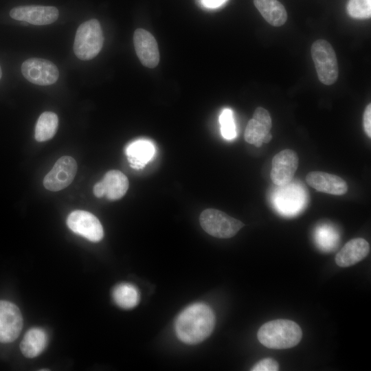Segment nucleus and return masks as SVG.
<instances>
[{
    "label": "nucleus",
    "instance_id": "obj_6",
    "mask_svg": "<svg viewBox=\"0 0 371 371\" xmlns=\"http://www.w3.org/2000/svg\"><path fill=\"white\" fill-rule=\"evenodd\" d=\"M23 76L30 82L38 85H50L59 76L57 67L51 61L38 58H29L21 65Z\"/></svg>",
    "mask_w": 371,
    "mask_h": 371
},
{
    "label": "nucleus",
    "instance_id": "obj_17",
    "mask_svg": "<svg viewBox=\"0 0 371 371\" xmlns=\"http://www.w3.org/2000/svg\"><path fill=\"white\" fill-rule=\"evenodd\" d=\"M153 144L145 139H139L131 143L126 148V155L132 168H143L153 157Z\"/></svg>",
    "mask_w": 371,
    "mask_h": 371
},
{
    "label": "nucleus",
    "instance_id": "obj_5",
    "mask_svg": "<svg viewBox=\"0 0 371 371\" xmlns=\"http://www.w3.org/2000/svg\"><path fill=\"white\" fill-rule=\"evenodd\" d=\"M199 222L205 232L218 238H232L245 225L240 221L212 208L202 212Z\"/></svg>",
    "mask_w": 371,
    "mask_h": 371
},
{
    "label": "nucleus",
    "instance_id": "obj_18",
    "mask_svg": "<svg viewBox=\"0 0 371 371\" xmlns=\"http://www.w3.org/2000/svg\"><path fill=\"white\" fill-rule=\"evenodd\" d=\"M101 182L104 196L109 200H117L124 196L129 185L126 176L117 170L108 171Z\"/></svg>",
    "mask_w": 371,
    "mask_h": 371
},
{
    "label": "nucleus",
    "instance_id": "obj_19",
    "mask_svg": "<svg viewBox=\"0 0 371 371\" xmlns=\"http://www.w3.org/2000/svg\"><path fill=\"white\" fill-rule=\"evenodd\" d=\"M254 3L267 23L275 27L284 24L287 13L278 0H254Z\"/></svg>",
    "mask_w": 371,
    "mask_h": 371
},
{
    "label": "nucleus",
    "instance_id": "obj_11",
    "mask_svg": "<svg viewBox=\"0 0 371 371\" xmlns=\"http://www.w3.org/2000/svg\"><path fill=\"white\" fill-rule=\"evenodd\" d=\"M10 16L13 19L36 25H44L58 19V10L53 6L21 5L12 8Z\"/></svg>",
    "mask_w": 371,
    "mask_h": 371
},
{
    "label": "nucleus",
    "instance_id": "obj_22",
    "mask_svg": "<svg viewBox=\"0 0 371 371\" xmlns=\"http://www.w3.org/2000/svg\"><path fill=\"white\" fill-rule=\"evenodd\" d=\"M349 15L355 19H368L371 16V0H350L347 5Z\"/></svg>",
    "mask_w": 371,
    "mask_h": 371
},
{
    "label": "nucleus",
    "instance_id": "obj_26",
    "mask_svg": "<svg viewBox=\"0 0 371 371\" xmlns=\"http://www.w3.org/2000/svg\"><path fill=\"white\" fill-rule=\"evenodd\" d=\"M227 0H201L202 4L208 8H216L222 5Z\"/></svg>",
    "mask_w": 371,
    "mask_h": 371
},
{
    "label": "nucleus",
    "instance_id": "obj_14",
    "mask_svg": "<svg viewBox=\"0 0 371 371\" xmlns=\"http://www.w3.org/2000/svg\"><path fill=\"white\" fill-rule=\"evenodd\" d=\"M306 181L316 190L333 195H343L348 191V185L340 177L321 171H313L306 176Z\"/></svg>",
    "mask_w": 371,
    "mask_h": 371
},
{
    "label": "nucleus",
    "instance_id": "obj_23",
    "mask_svg": "<svg viewBox=\"0 0 371 371\" xmlns=\"http://www.w3.org/2000/svg\"><path fill=\"white\" fill-rule=\"evenodd\" d=\"M221 132L226 139H232L236 136V129L234 123L233 113L231 109H224L219 116Z\"/></svg>",
    "mask_w": 371,
    "mask_h": 371
},
{
    "label": "nucleus",
    "instance_id": "obj_4",
    "mask_svg": "<svg viewBox=\"0 0 371 371\" xmlns=\"http://www.w3.org/2000/svg\"><path fill=\"white\" fill-rule=\"evenodd\" d=\"M311 52L319 81L326 85L335 83L339 68L332 45L326 40L319 39L312 44Z\"/></svg>",
    "mask_w": 371,
    "mask_h": 371
},
{
    "label": "nucleus",
    "instance_id": "obj_21",
    "mask_svg": "<svg viewBox=\"0 0 371 371\" xmlns=\"http://www.w3.org/2000/svg\"><path fill=\"white\" fill-rule=\"evenodd\" d=\"M58 118L50 111L43 113L35 126L34 137L38 142H45L52 138L57 131Z\"/></svg>",
    "mask_w": 371,
    "mask_h": 371
},
{
    "label": "nucleus",
    "instance_id": "obj_28",
    "mask_svg": "<svg viewBox=\"0 0 371 371\" xmlns=\"http://www.w3.org/2000/svg\"><path fill=\"white\" fill-rule=\"evenodd\" d=\"M272 139V135L269 133H268L263 139V143H269Z\"/></svg>",
    "mask_w": 371,
    "mask_h": 371
},
{
    "label": "nucleus",
    "instance_id": "obj_8",
    "mask_svg": "<svg viewBox=\"0 0 371 371\" xmlns=\"http://www.w3.org/2000/svg\"><path fill=\"white\" fill-rule=\"evenodd\" d=\"M77 172L76 160L69 156L60 157L43 180L45 188L51 191H59L67 187Z\"/></svg>",
    "mask_w": 371,
    "mask_h": 371
},
{
    "label": "nucleus",
    "instance_id": "obj_9",
    "mask_svg": "<svg viewBox=\"0 0 371 371\" xmlns=\"http://www.w3.org/2000/svg\"><path fill=\"white\" fill-rule=\"evenodd\" d=\"M23 328V317L13 303L0 300V342L10 343L17 339Z\"/></svg>",
    "mask_w": 371,
    "mask_h": 371
},
{
    "label": "nucleus",
    "instance_id": "obj_13",
    "mask_svg": "<svg viewBox=\"0 0 371 371\" xmlns=\"http://www.w3.org/2000/svg\"><path fill=\"white\" fill-rule=\"evenodd\" d=\"M271 126V118L268 111L261 106L257 107L247 124L244 135L245 141L256 147H260Z\"/></svg>",
    "mask_w": 371,
    "mask_h": 371
},
{
    "label": "nucleus",
    "instance_id": "obj_7",
    "mask_svg": "<svg viewBox=\"0 0 371 371\" xmlns=\"http://www.w3.org/2000/svg\"><path fill=\"white\" fill-rule=\"evenodd\" d=\"M67 224L74 233L92 242H99L104 236L102 224L93 214L75 210L67 217Z\"/></svg>",
    "mask_w": 371,
    "mask_h": 371
},
{
    "label": "nucleus",
    "instance_id": "obj_3",
    "mask_svg": "<svg viewBox=\"0 0 371 371\" xmlns=\"http://www.w3.org/2000/svg\"><path fill=\"white\" fill-rule=\"evenodd\" d=\"M103 41L99 21L94 19L87 21L77 29L74 43V54L80 60H91L99 54Z\"/></svg>",
    "mask_w": 371,
    "mask_h": 371
},
{
    "label": "nucleus",
    "instance_id": "obj_20",
    "mask_svg": "<svg viewBox=\"0 0 371 371\" xmlns=\"http://www.w3.org/2000/svg\"><path fill=\"white\" fill-rule=\"evenodd\" d=\"M114 302L120 307L130 309L136 306L140 300V295L135 286L130 283H120L112 291Z\"/></svg>",
    "mask_w": 371,
    "mask_h": 371
},
{
    "label": "nucleus",
    "instance_id": "obj_29",
    "mask_svg": "<svg viewBox=\"0 0 371 371\" xmlns=\"http://www.w3.org/2000/svg\"><path fill=\"white\" fill-rule=\"evenodd\" d=\"M1 76H2V71H1V67H0V79H1Z\"/></svg>",
    "mask_w": 371,
    "mask_h": 371
},
{
    "label": "nucleus",
    "instance_id": "obj_10",
    "mask_svg": "<svg viewBox=\"0 0 371 371\" xmlns=\"http://www.w3.org/2000/svg\"><path fill=\"white\" fill-rule=\"evenodd\" d=\"M270 177L273 183L285 186L291 183L298 167V156L291 149L277 153L272 159Z\"/></svg>",
    "mask_w": 371,
    "mask_h": 371
},
{
    "label": "nucleus",
    "instance_id": "obj_27",
    "mask_svg": "<svg viewBox=\"0 0 371 371\" xmlns=\"http://www.w3.org/2000/svg\"><path fill=\"white\" fill-rule=\"evenodd\" d=\"M93 193L98 198L104 196V190L101 181L95 183V185L94 186Z\"/></svg>",
    "mask_w": 371,
    "mask_h": 371
},
{
    "label": "nucleus",
    "instance_id": "obj_12",
    "mask_svg": "<svg viewBox=\"0 0 371 371\" xmlns=\"http://www.w3.org/2000/svg\"><path fill=\"white\" fill-rule=\"evenodd\" d=\"M133 43L142 64L148 68L155 67L159 61V53L154 36L147 30L139 28L134 32Z\"/></svg>",
    "mask_w": 371,
    "mask_h": 371
},
{
    "label": "nucleus",
    "instance_id": "obj_25",
    "mask_svg": "<svg viewBox=\"0 0 371 371\" xmlns=\"http://www.w3.org/2000/svg\"><path fill=\"white\" fill-rule=\"evenodd\" d=\"M364 131L369 138L371 137V104H368L363 116Z\"/></svg>",
    "mask_w": 371,
    "mask_h": 371
},
{
    "label": "nucleus",
    "instance_id": "obj_1",
    "mask_svg": "<svg viewBox=\"0 0 371 371\" xmlns=\"http://www.w3.org/2000/svg\"><path fill=\"white\" fill-rule=\"evenodd\" d=\"M215 315L204 303H194L186 308L176 319L175 328L177 337L187 344H196L212 333Z\"/></svg>",
    "mask_w": 371,
    "mask_h": 371
},
{
    "label": "nucleus",
    "instance_id": "obj_24",
    "mask_svg": "<svg viewBox=\"0 0 371 371\" xmlns=\"http://www.w3.org/2000/svg\"><path fill=\"white\" fill-rule=\"evenodd\" d=\"M279 370L278 363L272 358L262 359L257 362L250 370L251 371H277Z\"/></svg>",
    "mask_w": 371,
    "mask_h": 371
},
{
    "label": "nucleus",
    "instance_id": "obj_15",
    "mask_svg": "<svg viewBox=\"0 0 371 371\" xmlns=\"http://www.w3.org/2000/svg\"><path fill=\"white\" fill-rule=\"evenodd\" d=\"M370 250L367 240L362 238L347 242L335 256V262L340 267H348L365 258Z\"/></svg>",
    "mask_w": 371,
    "mask_h": 371
},
{
    "label": "nucleus",
    "instance_id": "obj_2",
    "mask_svg": "<svg viewBox=\"0 0 371 371\" xmlns=\"http://www.w3.org/2000/svg\"><path fill=\"white\" fill-rule=\"evenodd\" d=\"M257 337L258 341L267 348L286 349L299 344L302 337V332L295 322L278 319L262 324L258 331Z\"/></svg>",
    "mask_w": 371,
    "mask_h": 371
},
{
    "label": "nucleus",
    "instance_id": "obj_16",
    "mask_svg": "<svg viewBox=\"0 0 371 371\" xmlns=\"http://www.w3.org/2000/svg\"><path fill=\"white\" fill-rule=\"evenodd\" d=\"M47 342V334L43 328H32L25 334L20 344V350L25 357L34 358L45 350Z\"/></svg>",
    "mask_w": 371,
    "mask_h": 371
}]
</instances>
